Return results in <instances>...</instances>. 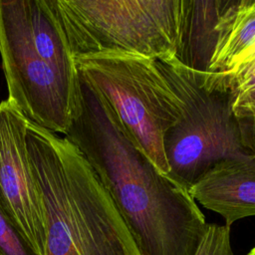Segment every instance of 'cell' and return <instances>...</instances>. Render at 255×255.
<instances>
[{
  "label": "cell",
  "instance_id": "cell-1",
  "mask_svg": "<svg viewBox=\"0 0 255 255\" xmlns=\"http://www.w3.org/2000/svg\"><path fill=\"white\" fill-rule=\"evenodd\" d=\"M112 197L139 255H195L207 230L188 187L160 171L120 127L104 98L79 76L64 135Z\"/></svg>",
  "mask_w": 255,
  "mask_h": 255
},
{
  "label": "cell",
  "instance_id": "cell-16",
  "mask_svg": "<svg viewBox=\"0 0 255 255\" xmlns=\"http://www.w3.org/2000/svg\"><path fill=\"white\" fill-rule=\"evenodd\" d=\"M247 255H255V247L252 248V249L249 251V253H248Z\"/></svg>",
  "mask_w": 255,
  "mask_h": 255
},
{
  "label": "cell",
  "instance_id": "cell-11",
  "mask_svg": "<svg viewBox=\"0 0 255 255\" xmlns=\"http://www.w3.org/2000/svg\"><path fill=\"white\" fill-rule=\"evenodd\" d=\"M215 32V46L206 73L224 71L255 40V0H228Z\"/></svg>",
  "mask_w": 255,
  "mask_h": 255
},
{
  "label": "cell",
  "instance_id": "cell-4",
  "mask_svg": "<svg viewBox=\"0 0 255 255\" xmlns=\"http://www.w3.org/2000/svg\"><path fill=\"white\" fill-rule=\"evenodd\" d=\"M155 61L182 102V117L165 133L163 145L170 174L189 188L217 162L249 151L227 90L175 57Z\"/></svg>",
  "mask_w": 255,
  "mask_h": 255
},
{
  "label": "cell",
  "instance_id": "cell-2",
  "mask_svg": "<svg viewBox=\"0 0 255 255\" xmlns=\"http://www.w3.org/2000/svg\"><path fill=\"white\" fill-rule=\"evenodd\" d=\"M26 139L43 204L44 255H139L112 197L80 150L30 121Z\"/></svg>",
  "mask_w": 255,
  "mask_h": 255
},
{
  "label": "cell",
  "instance_id": "cell-8",
  "mask_svg": "<svg viewBox=\"0 0 255 255\" xmlns=\"http://www.w3.org/2000/svg\"><path fill=\"white\" fill-rule=\"evenodd\" d=\"M188 191L195 201L220 214L228 227L239 219L255 216V153L217 162Z\"/></svg>",
  "mask_w": 255,
  "mask_h": 255
},
{
  "label": "cell",
  "instance_id": "cell-3",
  "mask_svg": "<svg viewBox=\"0 0 255 255\" xmlns=\"http://www.w3.org/2000/svg\"><path fill=\"white\" fill-rule=\"evenodd\" d=\"M79 76L108 103L120 127L151 162L170 173L163 139L182 117L181 100L156 61L122 51L75 57Z\"/></svg>",
  "mask_w": 255,
  "mask_h": 255
},
{
  "label": "cell",
  "instance_id": "cell-14",
  "mask_svg": "<svg viewBox=\"0 0 255 255\" xmlns=\"http://www.w3.org/2000/svg\"><path fill=\"white\" fill-rule=\"evenodd\" d=\"M195 255H234L230 244V227L208 224Z\"/></svg>",
  "mask_w": 255,
  "mask_h": 255
},
{
  "label": "cell",
  "instance_id": "cell-9",
  "mask_svg": "<svg viewBox=\"0 0 255 255\" xmlns=\"http://www.w3.org/2000/svg\"><path fill=\"white\" fill-rule=\"evenodd\" d=\"M228 0H182L175 58L184 66L207 72L216 41L215 26Z\"/></svg>",
  "mask_w": 255,
  "mask_h": 255
},
{
  "label": "cell",
  "instance_id": "cell-13",
  "mask_svg": "<svg viewBox=\"0 0 255 255\" xmlns=\"http://www.w3.org/2000/svg\"><path fill=\"white\" fill-rule=\"evenodd\" d=\"M0 255H39L0 207Z\"/></svg>",
  "mask_w": 255,
  "mask_h": 255
},
{
  "label": "cell",
  "instance_id": "cell-12",
  "mask_svg": "<svg viewBox=\"0 0 255 255\" xmlns=\"http://www.w3.org/2000/svg\"><path fill=\"white\" fill-rule=\"evenodd\" d=\"M206 80L227 90L237 119L255 118V40L220 73H205Z\"/></svg>",
  "mask_w": 255,
  "mask_h": 255
},
{
  "label": "cell",
  "instance_id": "cell-6",
  "mask_svg": "<svg viewBox=\"0 0 255 255\" xmlns=\"http://www.w3.org/2000/svg\"><path fill=\"white\" fill-rule=\"evenodd\" d=\"M0 57L8 98L28 121L65 135L79 96V83L62 77L36 52L24 0H0Z\"/></svg>",
  "mask_w": 255,
  "mask_h": 255
},
{
  "label": "cell",
  "instance_id": "cell-15",
  "mask_svg": "<svg viewBox=\"0 0 255 255\" xmlns=\"http://www.w3.org/2000/svg\"><path fill=\"white\" fill-rule=\"evenodd\" d=\"M242 142L249 152L255 153V118L238 119Z\"/></svg>",
  "mask_w": 255,
  "mask_h": 255
},
{
  "label": "cell",
  "instance_id": "cell-5",
  "mask_svg": "<svg viewBox=\"0 0 255 255\" xmlns=\"http://www.w3.org/2000/svg\"><path fill=\"white\" fill-rule=\"evenodd\" d=\"M74 57L107 51L175 57L182 0H53Z\"/></svg>",
  "mask_w": 255,
  "mask_h": 255
},
{
  "label": "cell",
  "instance_id": "cell-7",
  "mask_svg": "<svg viewBox=\"0 0 255 255\" xmlns=\"http://www.w3.org/2000/svg\"><path fill=\"white\" fill-rule=\"evenodd\" d=\"M28 119L0 102V207L39 255L45 252V219L27 147Z\"/></svg>",
  "mask_w": 255,
  "mask_h": 255
},
{
  "label": "cell",
  "instance_id": "cell-10",
  "mask_svg": "<svg viewBox=\"0 0 255 255\" xmlns=\"http://www.w3.org/2000/svg\"><path fill=\"white\" fill-rule=\"evenodd\" d=\"M26 17L38 55L70 83H79L75 57L53 0H24Z\"/></svg>",
  "mask_w": 255,
  "mask_h": 255
}]
</instances>
